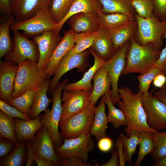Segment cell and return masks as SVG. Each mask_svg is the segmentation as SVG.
<instances>
[{"instance_id": "ab89813d", "label": "cell", "mask_w": 166, "mask_h": 166, "mask_svg": "<svg viewBox=\"0 0 166 166\" xmlns=\"http://www.w3.org/2000/svg\"><path fill=\"white\" fill-rule=\"evenodd\" d=\"M155 143L153 152L151 154L152 159L155 161L166 157V131H158L152 134Z\"/></svg>"}, {"instance_id": "8fae6325", "label": "cell", "mask_w": 166, "mask_h": 166, "mask_svg": "<svg viewBox=\"0 0 166 166\" xmlns=\"http://www.w3.org/2000/svg\"><path fill=\"white\" fill-rule=\"evenodd\" d=\"M13 31V48L11 52L5 56L6 61L18 65L27 60L38 62L39 53L35 42L29 40L18 31Z\"/></svg>"}, {"instance_id": "6da1fadb", "label": "cell", "mask_w": 166, "mask_h": 166, "mask_svg": "<svg viewBox=\"0 0 166 166\" xmlns=\"http://www.w3.org/2000/svg\"><path fill=\"white\" fill-rule=\"evenodd\" d=\"M118 92L121 100L117 103L126 117L127 125L124 132L128 136L134 130L152 133L158 131L151 128L147 124L141 104L142 93L138 91L135 94L126 86L118 88Z\"/></svg>"}, {"instance_id": "2e32d148", "label": "cell", "mask_w": 166, "mask_h": 166, "mask_svg": "<svg viewBox=\"0 0 166 166\" xmlns=\"http://www.w3.org/2000/svg\"><path fill=\"white\" fill-rule=\"evenodd\" d=\"M52 0H11V15L16 22L28 19L40 10L49 8Z\"/></svg>"}, {"instance_id": "30bf717a", "label": "cell", "mask_w": 166, "mask_h": 166, "mask_svg": "<svg viewBox=\"0 0 166 166\" xmlns=\"http://www.w3.org/2000/svg\"><path fill=\"white\" fill-rule=\"evenodd\" d=\"M90 133L71 139L64 138L62 144L56 150L59 159L75 156L85 162L88 160V153L94 148V140Z\"/></svg>"}, {"instance_id": "4fadbf2b", "label": "cell", "mask_w": 166, "mask_h": 166, "mask_svg": "<svg viewBox=\"0 0 166 166\" xmlns=\"http://www.w3.org/2000/svg\"><path fill=\"white\" fill-rule=\"evenodd\" d=\"M90 51L83 52L69 57H64L55 69L53 77L50 80L48 92L52 94L62 77L67 72L76 68L78 71H84L88 65V59Z\"/></svg>"}, {"instance_id": "ac0fdd59", "label": "cell", "mask_w": 166, "mask_h": 166, "mask_svg": "<svg viewBox=\"0 0 166 166\" xmlns=\"http://www.w3.org/2000/svg\"><path fill=\"white\" fill-rule=\"evenodd\" d=\"M64 36L53 52L46 67L48 78L53 75L62 59L75 44V33L70 29L63 32Z\"/></svg>"}, {"instance_id": "d590c367", "label": "cell", "mask_w": 166, "mask_h": 166, "mask_svg": "<svg viewBox=\"0 0 166 166\" xmlns=\"http://www.w3.org/2000/svg\"><path fill=\"white\" fill-rule=\"evenodd\" d=\"M38 88L28 90L18 97L12 98L7 103L28 115Z\"/></svg>"}, {"instance_id": "ffe728a7", "label": "cell", "mask_w": 166, "mask_h": 166, "mask_svg": "<svg viewBox=\"0 0 166 166\" xmlns=\"http://www.w3.org/2000/svg\"><path fill=\"white\" fill-rule=\"evenodd\" d=\"M89 49L105 61L108 60L115 51L109 30L100 27L92 45Z\"/></svg>"}, {"instance_id": "6f0895ef", "label": "cell", "mask_w": 166, "mask_h": 166, "mask_svg": "<svg viewBox=\"0 0 166 166\" xmlns=\"http://www.w3.org/2000/svg\"><path fill=\"white\" fill-rule=\"evenodd\" d=\"M131 1H134V0H131Z\"/></svg>"}, {"instance_id": "d4e9b609", "label": "cell", "mask_w": 166, "mask_h": 166, "mask_svg": "<svg viewBox=\"0 0 166 166\" xmlns=\"http://www.w3.org/2000/svg\"><path fill=\"white\" fill-rule=\"evenodd\" d=\"M102 8L101 4L98 0H74L66 16L61 22L57 24V30L60 32L65 23L72 16L81 13L96 14Z\"/></svg>"}, {"instance_id": "b9f144b4", "label": "cell", "mask_w": 166, "mask_h": 166, "mask_svg": "<svg viewBox=\"0 0 166 166\" xmlns=\"http://www.w3.org/2000/svg\"><path fill=\"white\" fill-rule=\"evenodd\" d=\"M0 109L3 113L11 117L26 120L31 119L28 115L1 100H0Z\"/></svg>"}, {"instance_id": "f5cc1de1", "label": "cell", "mask_w": 166, "mask_h": 166, "mask_svg": "<svg viewBox=\"0 0 166 166\" xmlns=\"http://www.w3.org/2000/svg\"><path fill=\"white\" fill-rule=\"evenodd\" d=\"M11 0H0V11L7 15L11 14Z\"/></svg>"}, {"instance_id": "7dc6e473", "label": "cell", "mask_w": 166, "mask_h": 166, "mask_svg": "<svg viewBox=\"0 0 166 166\" xmlns=\"http://www.w3.org/2000/svg\"><path fill=\"white\" fill-rule=\"evenodd\" d=\"M162 38L166 39V31L163 35ZM153 66L166 70V43L164 47L161 50L159 59L154 62Z\"/></svg>"}, {"instance_id": "5b68a950", "label": "cell", "mask_w": 166, "mask_h": 166, "mask_svg": "<svg viewBox=\"0 0 166 166\" xmlns=\"http://www.w3.org/2000/svg\"><path fill=\"white\" fill-rule=\"evenodd\" d=\"M137 26L138 42L142 45L151 43L154 49L161 51L163 46L162 36L166 31V21H161L154 14L145 18L135 15Z\"/></svg>"}, {"instance_id": "83f0119b", "label": "cell", "mask_w": 166, "mask_h": 166, "mask_svg": "<svg viewBox=\"0 0 166 166\" xmlns=\"http://www.w3.org/2000/svg\"><path fill=\"white\" fill-rule=\"evenodd\" d=\"M105 105L103 100L101 99L95 110L90 134L97 140L106 136V130L109 122L105 113Z\"/></svg>"}, {"instance_id": "c3c4849f", "label": "cell", "mask_w": 166, "mask_h": 166, "mask_svg": "<svg viewBox=\"0 0 166 166\" xmlns=\"http://www.w3.org/2000/svg\"><path fill=\"white\" fill-rule=\"evenodd\" d=\"M26 143L28 154L26 165L30 166L33 161L35 160V155L34 148L32 141L26 140Z\"/></svg>"}, {"instance_id": "d6a6232c", "label": "cell", "mask_w": 166, "mask_h": 166, "mask_svg": "<svg viewBox=\"0 0 166 166\" xmlns=\"http://www.w3.org/2000/svg\"><path fill=\"white\" fill-rule=\"evenodd\" d=\"M152 133L149 132L140 131L138 143L139 151L134 166H140L145 156L153 152L155 143L152 138Z\"/></svg>"}, {"instance_id": "bcb514c9", "label": "cell", "mask_w": 166, "mask_h": 166, "mask_svg": "<svg viewBox=\"0 0 166 166\" xmlns=\"http://www.w3.org/2000/svg\"><path fill=\"white\" fill-rule=\"evenodd\" d=\"M98 140L97 147L101 152L106 153L112 149L113 142L110 138L106 136L100 138Z\"/></svg>"}, {"instance_id": "f35d334b", "label": "cell", "mask_w": 166, "mask_h": 166, "mask_svg": "<svg viewBox=\"0 0 166 166\" xmlns=\"http://www.w3.org/2000/svg\"><path fill=\"white\" fill-rule=\"evenodd\" d=\"M161 74L166 75V70L153 66L144 73L137 76L139 83L138 91L143 94L149 93L148 89L150 84L157 75Z\"/></svg>"}, {"instance_id": "f546056e", "label": "cell", "mask_w": 166, "mask_h": 166, "mask_svg": "<svg viewBox=\"0 0 166 166\" xmlns=\"http://www.w3.org/2000/svg\"><path fill=\"white\" fill-rule=\"evenodd\" d=\"M26 140L18 142L12 151L1 158L0 166H22L26 160Z\"/></svg>"}, {"instance_id": "f1b7e54d", "label": "cell", "mask_w": 166, "mask_h": 166, "mask_svg": "<svg viewBox=\"0 0 166 166\" xmlns=\"http://www.w3.org/2000/svg\"><path fill=\"white\" fill-rule=\"evenodd\" d=\"M96 15L100 27L108 30L117 28L133 18L121 13L105 14L101 9Z\"/></svg>"}, {"instance_id": "8992f818", "label": "cell", "mask_w": 166, "mask_h": 166, "mask_svg": "<svg viewBox=\"0 0 166 166\" xmlns=\"http://www.w3.org/2000/svg\"><path fill=\"white\" fill-rule=\"evenodd\" d=\"M95 105L90 102L80 112L60 121L59 128L64 138H74L90 133L94 120Z\"/></svg>"}, {"instance_id": "5bb4252c", "label": "cell", "mask_w": 166, "mask_h": 166, "mask_svg": "<svg viewBox=\"0 0 166 166\" xmlns=\"http://www.w3.org/2000/svg\"><path fill=\"white\" fill-rule=\"evenodd\" d=\"M92 91L64 90L61 100V121L65 120L83 110L90 103Z\"/></svg>"}, {"instance_id": "4316f807", "label": "cell", "mask_w": 166, "mask_h": 166, "mask_svg": "<svg viewBox=\"0 0 166 166\" xmlns=\"http://www.w3.org/2000/svg\"><path fill=\"white\" fill-rule=\"evenodd\" d=\"M98 0L102 5V11L105 14L121 13L132 18H135L136 11L131 0Z\"/></svg>"}, {"instance_id": "52a82bcc", "label": "cell", "mask_w": 166, "mask_h": 166, "mask_svg": "<svg viewBox=\"0 0 166 166\" xmlns=\"http://www.w3.org/2000/svg\"><path fill=\"white\" fill-rule=\"evenodd\" d=\"M57 23L53 20L49 8L40 10L34 16L25 21H14L10 26L13 31H23L24 35L28 38L34 37L46 31L57 30Z\"/></svg>"}, {"instance_id": "7bdbcfd3", "label": "cell", "mask_w": 166, "mask_h": 166, "mask_svg": "<svg viewBox=\"0 0 166 166\" xmlns=\"http://www.w3.org/2000/svg\"><path fill=\"white\" fill-rule=\"evenodd\" d=\"M153 13L161 21H166V0H154Z\"/></svg>"}, {"instance_id": "836d02e7", "label": "cell", "mask_w": 166, "mask_h": 166, "mask_svg": "<svg viewBox=\"0 0 166 166\" xmlns=\"http://www.w3.org/2000/svg\"><path fill=\"white\" fill-rule=\"evenodd\" d=\"M140 132L134 130L129 136L123 133L120 134L122 139L124 160L125 162H128L130 165L132 164V156L136 153L138 144Z\"/></svg>"}, {"instance_id": "4dcf8cb0", "label": "cell", "mask_w": 166, "mask_h": 166, "mask_svg": "<svg viewBox=\"0 0 166 166\" xmlns=\"http://www.w3.org/2000/svg\"><path fill=\"white\" fill-rule=\"evenodd\" d=\"M111 90H109L101 96V99L108 106V122L111 123L116 128L121 126H127V121L123 112L121 109L116 108L111 101Z\"/></svg>"}, {"instance_id": "7a4b0ae2", "label": "cell", "mask_w": 166, "mask_h": 166, "mask_svg": "<svg viewBox=\"0 0 166 166\" xmlns=\"http://www.w3.org/2000/svg\"><path fill=\"white\" fill-rule=\"evenodd\" d=\"M161 51L156 50L151 43L140 45L132 38L126 54V62L121 76L132 73H144L159 59Z\"/></svg>"}, {"instance_id": "11a10c76", "label": "cell", "mask_w": 166, "mask_h": 166, "mask_svg": "<svg viewBox=\"0 0 166 166\" xmlns=\"http://www.w3.org/2000/svg\"><path fill=\"white\" fill-rule=\"evenodd\" d=\"M154 166H166V157L156 161L153 164Z\"/></svg>"}, {"instance_id": "484cf974", "label": "cell", "mask_w": 166, "mask_h": 166, "mask_svg": "<svg viewBox=\"0 0 166 166\" xmlns=\"http://www.w3.org/2000/svg\"><path fill=\"white\" fill-rule=\"evenodd\" d=\"M93 80V86L90 97V102L96 104L99 98L109 90L111 82L103 65L95 72Z\"/></svg>"}, {"instance_id": "9c48e42d", "label": "cell", "mask_w": 166, "mask_h": 166, "mask_svg": "<svg viewBox=\"0 0 166 166\" xmlns=\"http://www.w3.org/2000/svg\"><path fill=\"white\" fill-rule=\"evenodd\" d=\"M129 45L128 41L116 49L103 65L111 81L110 98L114 105L121 100L118 92V83L119 77L126 64V54Z\"/></svg>"}, {"instance_id": "3957f363", "label": "cell", "mask_w": 166, "mask_h": 166, "mask_svg": "<svg viewBox=\"0 0 166 166\" xmlns=\"http://www.w3.org/2000/svg\"><path fill=\"white\" fill-rule=\"evenodd\" d=\"M37 63L27 60L18 65L12 98L18 97L28 90L38 88L48 79L46 68L39 69Z\"/></svg>"}, {"instance_id": "ee69618b", "label": "cell", "mask_w": 166, "mask_h": 166, "mask_svg": "<svg viewBox=\"0 0 166 166\" xmlns=\"http://www.w3.org/2000/svg\"><path fill=\"white\" fill-rule=\"evenodd\" d=\"M59 166H93L78 157L72 156L60 159Z\"/></svg>"}, {"instance_id": "9f6ffc18", "label": "cell", "mask_w": 166, "mask_h": 166, "mask_svg": "<svg viewBox=\"0 0 166 166\" xmlns=\"http://www.w3.org/2000/svg\"><path fill=\"white\" fill-rule=\"evenodd\" d=\"M161 89L166 91V84Z\"/></svg>"}, {"instance_id": "d6986e66", "label": "cell", "mask_w": 166, "mask_h": 166, "mask_svg": "<svg viewBox=\"0 0 166 166\" xmlns=\"http://www.w3.org/2000/svg\"><path fill=\"white\" fill-rule=\"evenodd\" d=\"M67 21L70 29L75 34L95 32L100 28L96 14L92 13H78Z\"/></svg>"}, {"instance_id": "9a60e30c", "label": "cell", "mask_w": 166, "mask_h": 166, "mask_svg": "<svg viewBox=\"0 0 166 166\" xmlns=\"http://www.w3.org/2000/svg\"><path fill=\"white\" fill-rule=\"evenodd\" d=\"M59 32L56 30H49L33 37L39 51L37 65L39 69L46 68L53 52L62 39Z\"/></svg>"}, {"instance_id": "f6af8a7d", "label": "cell", "mask_w": 166, "mask_h": 166, "mask_svg": "<svg viewBox=\"0 0 166 166\" xmlns=\"http://www.w3.org/2000/svg\"><path fill=\"white\" fill-rule=\"evenodd\" d=\"M16 144L3 138L0 139V157H4L10 153L14 149Z\"/></svg>"}, {"instance_id": "e575fe53", "label": "cell", "mask_w": 166, "mask_h": 166, "mask_svg": "<svg viewBox=\"0 0 166 166\" xmlns=\"http://www.w3.org/2000/svg\"><path fill=\"white\" fill-rule=\"evenodd\" d=\"M97 32L75 34V44L64 57H70L89 49L93 44Z\"/></svg>"}, {"instance_id": "7402d4cb", "label": "cell", "mask_w": 166, "mask_h": 166, "mask_svg": "<svg viewBox=\"0 0 166 166\" xmlns=\"http://www.w3.org/2000/svg\"><path fill=\"white\" fill-rule=\"evenodd\" d=\"M89 50L94 57L93 65L85 73L81 80L74 83L66 84L64 86V90L92 91L93 87L91 81L93 76L97 71L103 65L105 61L97 56L93 50Z\"/></svg>"}, {"instance_id": "74e56055", "label": "cell", "mask_w": 166, "mask_h": 166, "mask_svg": "<svg viewBox=\"0 0 166 166\" xmlns=\"http://www.w3.org/2000/svg\"><path fill=\"white\" fill-rule=\"evenodd\" d=\"M74 0H52L49 11L54 21L58 23L65 17Z\"/></svg>"}, {"instance_id": "8d00e7d4", "label": "cell", "mask_w": 166, "mask_h": 166, "mask_svg": "<svg viewBox=\"0 0 166 166\" xmlns=\"http://www.w3.org/2000/svg\"><path fill=\"white\" fill-rule=\"evenodd\" d=\"M14 118L0 111V137L10 140L16 144L17 140Z\"/></svg>"}, {"instance_id": "816d5d0a", "label": "cell", "mask_w": 166, "mask_h": 166, "mask_svg": "<svg viewBox=\"0 0 166 166\" xmlns=\"http://www.w3.org/2000/svg\"><path fill=\"white\" fill-rule=\"evenodd\" d=\"M166 75L161 74L157 75L153 81V84L157 88L161 89L166 84Z\"/></svg>"}, {"instance_id": "44dd1931", "label": "cell", "mask_w": 166, "mask_h": 166, "mask_svg": "<svg viewBox=\"0 0 166 166\" xmlns=\"http://www.w3.org/2000/svg\"><path fill=\"white\" fill-rule=\"evenodd\" d=\"M43 115H41L37 118L27 120L14 118L18 142L34 140L37 132L43 126L41 119Z\"/></svg>"}, {"instance_id": "603a6c76", "label": "cell", "mask_w": 166, "mask_h": 166, "mask_svg": "<svg viewBox=\"0 0 166 166\" xmlns=\"http://www.w3.org/2000/svg\"><path fill=\"white\" fill-rule=\"evenodd\" d=\"M137 30V23L135 18L117 28L109 30L114 50L130 41L136 33Z\"/></svg>"}, {"instance_id": "277c9868", "label": "cell", "mask_w": 166, "mask_h": 166, "mask_svg": "<svg viewBox=\"0 0 166 166\" xmlns=\"http://www.w3.org/2000/svg\"><path fill=\"white\" fill-rule=\"evenodd\" d=\"M68 82L64 79L59 83L53 93L52 108L45 111L41 121L43 126L46 129L53 142L56 150L63 144L64 138L59 131V123L62 113L61 94L65 85Z\"/></svg>"}, {"instance_id": "7c38bea8", "label": "cell", "mask_w": 166, "mask_h": 166, "mask_svg": "<svg viewBox=\"0 0 166 166\" xmlns=\"http://www.w3.org/2000/svg\"><path fill=\"white\" fill-rule=\"evenodd\" d=\"M141 104L148 126L156 131L166 129L165 105L154 95L149 93L143 94Z\"/></svg>"}, {"instance_id": "f907efd6", "label": "cell", "mask_w": 166, "mask_h": 166, "mask_svg": "<svg viewBox=\"0 0 166 166\" xmlns=\"http://www.w3.org/2000/svg\"><path fill=\"white\" fill-rule=\"evenodd\" d=\"M115 145L117 148L119 159V165L125 166V162L124 160L122 139L120 135L117 139Z\"/></svg>"}, {"instance_id": "1f68e13d", "label": "cell", "mask_w": 166, "mask_h": 166, "mask_svg": "<svg viewBox=\"0 0 166 166\" xmlns=\"http://www.w3.org/2000/svg\"><path fill=\"white\" fill-rule=\"evenodd\" d=\"M14 21L13 16L9 15L0 25V57L5 56L10 53L13 48L10 37V29L12 22Z\"/></svg>"}, {"instance_id": "db71d44e", "label": "cell", "mask_w": 166, "mask_h": 166, "mask_svg": "<svg viewBox=\"0 0 166 166\" xmlns=\"http://www.w3.org/2000/svg\"><path fill=\"white\" fill-rule=\"evenodd\" d=\"M154 95L163 102L166 106V91L162 89L154 93Z\"/></svg>"}, {"instance_id": "ba28073f", "label": "cell", "mask_w": 166, "mask_h": 166, "mask_svg": "<svg viewBox=\"0 0 166 166\" xmlns=\"http://www.w3.org/2000/svg\"><path fill=\"white\" fill-rule=\"evenodd\" d=\"M35 161L38 166H59L60 159L56 152L52 140L46 129L43 126L32 141Z\"/></svg>"}, {"instance_id": "60d3db41", "label": "cell", "mask_w": 166, "mask_h": 166, "mask_svg": "<svg viewBox=\"0 0 166 166\" xmlns=\"http://www.w3.org/2000/svg\"><path fill=\"white\" fill-rule=\"evenodd\" d=\"M131 3L137 14L142 18H149L154 13V0H136Z\"/></svg>"}, {"instance_id": "681fc988", "label": "cell", "mask_w": 166, "mask_h": 166, "mask_svg": "<svg viewBox=\"0 0 166 166\" xmlns=\"http://www.w3.org/2000/svg\"><path fill=\"white\" fill-rule=\"evenodd\" d=\"M112 150V156L110 159L107 162L100 165V166H118L119 165V156L117 149Z\"/></svg>"}, {"instance_id": "cb8c5ba5", "label": "cell", "mask_w": 166, "mask_h": 166, "mask_svg": "<svg viewBox=\"0 0 166 166\" xmlns=\"http://www.w3.org/2000/svg\"><path fill=\"white\" fill-rule=\"evenodd\" d=\"M50 80L46 79L37 89L32 105L28 113L31 119L37 118L42 112L46 110L49 103L52 102V99L47 96Z\"/></svg>"}, {"instance_id": "e0dca14e", "label": "cell", "mask_w": 166, "mask_h": 166, "mask_svg": "<svg viewBox=\"0 0 166 166\" xmlns=\"http://www.w3.org/2000/svg\"><path fill=\"white\" fill-rule=\"evenodd\" d=\"M0 63V98L7 103L12 98L18 65L6 61Z\"/></svg>"}]
</instances>
